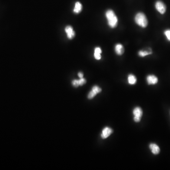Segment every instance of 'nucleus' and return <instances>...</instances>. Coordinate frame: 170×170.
I'll list each match as a JSON object with an SVG mask.
<instances>
[{
	"label": "nucleus",
	"instance_id": "f257e3e1",
	"mask_svg": "<svg viewBox=\"0 0 170 170\" xmlns=\"http://www.w3.org/2000/svg\"><path fill=\"white\" fill-rule=\"evenodd\" d=\"M106 16L108 21V24L111 28H115L118 24V18L113 10L106 11Z\"/></svg>",
	"mask_w": 170,
	"mask_h": 170
},
{
	"label": "nucleus",
	"instance_id": "f03ea898",
	"mask_svg": "<svg viewBox=\"0 0 170 170\" xmlns=\"http://www.w3.org/2000/svg\"><path fill=\"white\" fill-rule=\"evenodd\" d=\"M135 21L137 24L143 28L148 26V19L146 18L145 15L142 12H139L136 15L135 18Z\"/></svg>",
	"mask_w": 170,
	"mask_h": 170
},
{
	"label": "nucleus",
	"instance_id": "7ed1b4c3",
	"mask_svg": "<svg viewBox=\"0 0 170 170\" xmlns=\"http://www.w3.org/2000/svg\"><path fill=\"white\" fill-rule=\"evenodd\" d=\"M134 117V120L136 123H139L141 120V117L143 115V111L141 108L139 107L135 108L133 111Z\"/></svg>",
	"mask_w": 170,
	"mask_h": 170
},
{
	"label": "nucleus",
	"instance_id": "20e7f679",
	"mask_svg": "<svg viewBox=\"0 0 170 170\" xmlns=\"http://www.w3.org/2000/svg\"><path fill=\"white\" fill-rule=\"evenodd\" d=\"M155 8L158 12L161 14H163L165 12L166 7L165 3L161 1H158L155 3Z\"/></svg>",
	"mask_w": 170,
	"mask_h": 170
},
{
	"label": "nucleus",
	"instance_id": "39448f33",
	"mask_svg": "<svg viewBox=\"0 0 170 170\" xmlns=\"http://www.w3.org/2000/svg\"><path fill=\"white\" fill-rule=\"evenodd\" d=\"M66 33L67 34V38L69 39H73L75 36V33L73 30V28L71 26H68L66 27L65 29Z\"/></svg>",
	"mask_w": 170,
	"mask_h": 170
},
{
	"label": "nucleus",
	"instance_id": "423d86ee",
	"mask_svg": "<svg viewBox=\"0 0 170 170\" xmlns=\"http://www.w3.org/2000/svg\"><path fill=\"white\" fill-rule=\"evenodd\" d=\"M113 132V130L109 127H106L103 129L101 134V137L102 139H105L111 135V134Z\"/></svg>",
	"mask_w": 170,
	"mask_h": 170
},
{
	"label": "nucleus",
	"instance_id": "0eeeda50",
	"mask_svg": "<svg viewBox=\"0 0 170 170\" xmlns=\"http://www.w3.org/2000/svg\"><path fill=\"white\" fill-rule=\"evenodd\" d=\"M146 80L149 85H155L158 82V78L153 75H149L146 78Z\"/></svg>",
	"mask_w": 170,
	"mask_h": 170
},
{
	"label": "nucleus",
	"instance_id": "6e6552de",
	"mask_svg": "<svg viewBox=\"0 0 170 170\" xmlns=\"http://www.w3.org/2000/svg\"><path fill=\"white\" fill-rule=\"evenodd\" d=\"M149 148L152 153L154 155H158L160 153V149L157 145L155 144L151 143L150 144Z\"/></svg>",
	"mask_w": 170,
	"mask_h": 170
},
{
	"label": "nucleus",
	"instance_id": "1a4fd4ad",
	"mask_svg": "<svg viewBox=\"0 0 170 170\" xmlns=\"http://www.w3.org/2000/svg\"><path fill=\"white\" fill-rule=\"evenodd\" d=\"M115 51L117 55H122L124 52V49L123 48V46L121 44H118L115 45Z\"/></svg>",
	"mask_w": 170,
	"mask_h": 170
},
{
	"label": "nucleus",
	"instance_id": "9d476101",
	"mask_svg": "<svg viewBox=\"0 0 170 170\" xmlns=\"http://www.w3.org/2000/svg\"><path fill=\"white\" fill-rule=\"evenodd\" d=\"M102 53L101 49L99 47L95 48V51H94V57L96 60H99L101 59V54Z\"/></svg>",
	"mask_w": 170,
	"mask_h": 170
},
{
	"label": "nucleus",
	"instance_id": "9b49d317",
	"mask_svg": "<svg viewBox=\"0 0 170 170\" xmlns=\"http://www.w3.org/2000/svg\"><path fill=\"white\" fill-rule=\"evenodd\" d=\"M82 10V5L80 2H76L75 5V7L73 10V12L76 14L80 13Z\"/></svg>",
	"mask_w": 170,
	"mask_h": 170
},
{
	"label": "nucleus",
	"instance_id": "f8f14e48",
	"mask_svg": "<svg viewBox=\"0 0 170 170\" xmlns=\"http://www.w3.org/2000/svg\"><path fill=\"white\" fill-rule=\"evenodd\" d=\"M128 82L130 85H134L137 82V79L136 77L133 74H129L128 78Z\"/></svg>",
	"mask_w": 170,
	"mask_h": 170
},
{
	"label": "nucleus",
	"instance_id": "ddd939ff",
	"mask_svg": "<svg viewBox=\"0 0 170 170\" xmlns=\"http://www.w3.org/2000/svg\"><path fill=\"white\" fill-rule=\"evenodd\" d=\"M152 54V51L149 50V51H139V56L140 57H143L146 55H149L151 54Z\"/></svg>",
	"mask_w": 170,
	"mask_h": 170
},
{
	"label": "nucleus",
	"instance_id": "4468645a",
	"mask_svg": "<svg viewBox=\"0 0 170 170\" xmlns=\"http://www.w3.org/2000/svg\"><path fill=\"white\" fill-rule=\"evenodd\" d=\"M92 90L95 92L96 94H98L102 91L101 88L97 86H95L93 87H92Z\"/></svg>",
	"mask_w": 170,
	"mask_h": 170
},
{
	"label": "nucleus",
	"instance_id": "2eb2a0df",
	"mask_svg": "<svg viewBox=\"0 0 170 170\" xmlns=\"http://www.w3.org/2000/svg\"><path fill=\"white\" fill-rule=\"evenodd\" d=\"M96 95H97V94H96L95 92L91 90L90 92V93L88 94V96H87V97H88V99H92V98H94Z\"/></svg>",
	"mask_w": 170,
	"mask_h": 170
},
{
	"label": "nucleus",
	"instance_id": "dca6fc26",
	"mask_svg": "<svg viewBox=\"0 0 170 170\" xmlns=\"http://www.w3.org/2000/svg\"><path fill=\"white\" fill-rule=\"evenodd\" d=\"M164 33L167 38L168 40L170 41V29H167V30H165Z\"/></svg>",
	"mask_w": 170,
	"mask_h": 170
},
{
	"label": "nucleus",
	"instance_id": "f3484780",
	"mask_svg": "<svg viewBox=\"0 0 170 170\" xmlns=\"http://www.w3.org/2000/svg\"><path fill=\"white\" fill-rule=\"evenodd\" d=\"M72 85L75 87H78L80 86L79 85V80H74L72 81Z\"/></svg>",
	"mask_w": 170,
	"mask_h": 170
},
{
	"label": "nucleus",
	"instance_id": "a211bd4d",
	"mask_svg": "<svg viewBox=\"0 0 170 170\" xmlns=\"http://www.w3.org/2000/svg\"><path fill=\"white\" fill-rule=\"evenodd\" d=\"M79 85L80 86H82L86 83V80L84 78H82L79 80Z\"/></svg>",
	"mask_w": 170,
	"mask_h": 170
},
{
	"label": "nucleus",
	"instance_id": "6ab92c4d",
	"mask_svg": "<svg viewBox=\"0 0 170 170\" xmlns=\"http://www.w3.org/2000/svg\"><path fill=\"white\" fill-rule=\"evenodd\" d=\"M78 76H79V78H80V79L83 78V74L82 72H79V73H78Z\"/></svg>",
	"mask_w": 170,
	"mask_h": 170
}]
</instances>
